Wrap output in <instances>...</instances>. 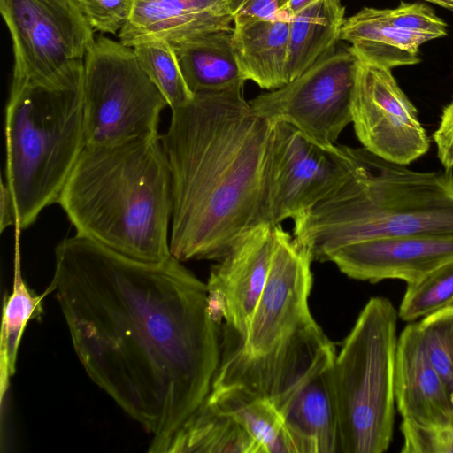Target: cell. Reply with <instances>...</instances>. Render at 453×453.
<instances>
[{
  "mask_svg": "<svg viewBox=\"0 0 453 453\" xmlns=\"http://www.w3.org/2000/svg\"><path fill=\"white\" fill-rule=\"evenodd\" d=\"M451 260L453 234H415L352 243L334 251L328 261L355 280L411 284Z\"/></svg>",
  "mask_w": 453,
  "mask_h": 453,
  "instance_id": "cell-14",
  "label": "cell"
},
{
  "mask_svg": "<svg viewBox=\"0 0 453 453\" xmlns=\"http://www.w3.org/2000/svg\"><path fill=\"white\" fill-rule=\"evenodd\" d=\"M395 395L403 420L423 426H453V402L424 347L418 322L398 337Z\"/></svg>",
  "mask_w": 453,
  "mask_h": 453,
  "instance_id": "cell-16",
  "label": "cell"
},
{
  "mask_svg": "<svg viewBox=\"0 0 453 453\" xmlns=\"http://www.w3.org/2000/svg\"><path fill=\"white\" fill-rule=\"evenodd\" d=\"M333 364L313 372L279 407L296 453H339Z\"/></svg>",
  "mask_w": 453,
  "mask_h": 453,
  "instance_id": "cell-17",
  "label": "cell"
},
{
  "mask_svg": "<svg viewBox=\"0 0 453 453\" xmlns=\"http://www.w3.org/2000/svg\"><path fill=\"white\" fill-rule=\"evenodd\" d=\"M164 96L140 65L133 48L104 36L84 58L86 145L106 146L158 136Z\"/></svg>",
  "mask_w": 453,
  "mask_h": 453,
  "instance_id": "cell-8",
  "label": "cell"
},
{
  "mask_svg": "<svg viewBox=\"0 0 453 453\" xmlns=\"http://www.w3.org/2000/svg\"><path fill=\"white\" fill-rule=\"evenodd\" d=\"M453 12V0H425Z\"/></svg>",
  "mask_w": 453,
  "mask_h": 453,
  "instance_id": "cell-35",
  "label": "cell"
},
{
  "mask_svg": "<svg viewBox=\"0 0 453 453\" xmlns=\"http://www.w3.org/2000/svg\"><path fill=\"white\" fill-rule=\"evenodd\" d=\"M351 123L362 147L388 161L408 165L428 151L418 111L391 69L358 60Z\"/></svg>",
  "mask_w": 453,
  "mask_h": 453,
  "instance_id": "cell-12",
  "label": "cell"
},
{
  "mask_svg": "<svg viewBox=\"0 0 453 453\" xmlns=\"http://www.w3.org/2000/svg\"><path fill=\"white\" fill-rule=\"evenodd\" d=\"M289 19L286 11H280L270 18L234 26L232 46L245 81L268 91L288 83Z\"/></svg>",
  "mask_w": 453,
  "mask_h": 453,
  "instance_id": "cell-18",
  "label": "cell"
},
{
  "mask_svg": "<svg viewBox=\"0 0 453 453\" xmlns=\"http://www.w3.org/2000/svg\"><path fill=\"white\" fill-rule=\"evenodd\" d=\"M57 203L77 234L141 261L172 256V179L160 135L86 145Z\"/></svg>",
  "mask_w": 453,
  "mask_h": 453,
  "instance_id": "cell-3",
  "label": "cell"
},
{
  "mask_svg": "<svg viewBox=\"0 0 453 453\" xmlns=\"http://www.w3.org/2000/svg\"><path fill=\"white\" fill-rule=\"evenodd\" d=\"M95 31L116 34L130 18L134 0H76Z\"/></svg>",
  "mask_w": 453,
  "mask_h": 453,
  "instance_id": "cell-30",
  "label": "cell"
},
{
  "mask_svg": "<svg viewBox=\"0 0 453 453\" xmlns=\"http://www.w3.org/2000/svg\"><path fill=\"white\" fill-rule=\"evenodd\" d=\"M398 311L369 299L332 366L339 453H383L393 438Z\"/></svg>",
  "mask_w": 453,
  "mask_h": 453,
  "instance_id": "cell-7",
  "label": "cell"
},
{
  "mask_svg": "<svg viewBox=\"0 0 453 453\" xmlns=\"http://www.w3.org/2000/svg\"><path fill=\"white\" fill-rule=\"evenodd\" d=\"M273 238L263 294L244 334L222 341L211 388L242 387L279 407L336 353L310 311V250L281 224L273 226Z\"/></svg>",
  "mask_w": 453,
  "mask_h": 453,
  "instance_id": "cell-4",
  "label": "cell"
},
{
  "mask_svg": "<svg viewBox=\"0 0 453 453\" xmlns=\"http://www.w3.org/2000/svg\"><path fill=\"white\" fill-rule=\"evenodd\" d=\"M50 293L47 288L38 295L22 277L19 247H16L12 292L4 298L0 333V402L4 404L15 374L18 351L27 323L40 319L43 314V299Z\"/></svg>",
  "mask_w": 453,
  "mask_h": 453,
  "instance_id": "cell-24",
  "label": "cell"
},
{
  "mask_svg": "<svg viewBox=\"0 0 453 453\" xmlns=\"http://www.w3.org/2000/svg\"><path fill=\"white\" fill-rule=\"evenodd\" d=\"M358 58L350 47L334 49L286 85L249 101L257 115L284 122L325 145H334L351 123Z\"/></svg>",
  "mask_w": 453,
  "mask_h": 453,
  "instance_id": "cell-11",
  "label": "cell"
},
{
  "mask_svg": "<svg viewBox=\"0 0 453 453\" xmlns=\"http://www.w3.org/2000/svg\"><path fill=\"white\" fill-rule=\"evenodd\" d=\"M206 400L232 416L263 448L265 453H296L284 417L268 398L244 388H213Z\"/></svg>",
  "mask_w": 453,
  "mask_h": 453,
  "instance_id": "cell-23",
  "label": "cell"
},
{
  "mask_svg": "<svg viewBox=\"0 0 453 453\" xmlns=\"http://www.w3.org/2000/svg\"><path fill=\"white\" fill-rule=\"evenodd\" d=\"M136 58L165 98L171 110L188 104L194 96L182 74L173 45L163 40L150 41L133 47Z\"/></svg>",
  "mask_w": 453,
  "mask_h": 453,
  "instance_id": "cell-25",
  "label": "cell"
},
{
  "mask_svg": "<svg viewBox=\"0 0 453 453\" xmlns=\"http://www.w3.org/2000/svg\"><path fill=\"white\" fill-rule=\"evenodd\" d=\"M453 305V260L439 266L419 280L407 284L398 317L414 322Z\"/></svg>",
  "mask_w": 453,
  "mask_h": 453,
  "instance_id": "cell-26",
  "label": "cell"
},
{
  "mask_svg": "<svg viewBox=\"0 0 453 453\" xmlns=\"http://www.w3.org/2000/svg\"><path fill=\"white\" fill-rule=\"evenodd\" d=\"M385 13L393 26L429 41L447 35V24L425 4L401 3L394 9H385Z\"/></svg>",
  "mask_w": 453,
  "mask_h": 453,
  "instance_id": "cell-28",
  "label": "cell"
},
{
  "mask_svg": "<svg viewBox=\"0 0 453 453\" xmlns=\"http://www.w3.org/2000/svg\"><path fill=\"white\" fill-rule=\"evenodd\" d=\"M11 35V86L53 81L84 64L95 30L76 0H0Z\"/></svg>",
  "mask_w": 453,
  "mask_h": 453,
  "instance_id": "cell-10",
  "label": "cell"
},
{
  "mask_svg": "<svg viewBox=\"0 0 453 453\" xmlns=\"http://www.w3.org/2000/svg\"><path fill=\"white\" fill-rule=\"evenodd\" d=\"M314 1L315 0H287L284 11L291 16L301 12Z\"/></svg>",
  "mask_w": 453,
  "mask_h": 453,
  "instance_id": "cell-34",
  "label": "cell"
},
{
  "mask_svg": "<svg viewBox=\"0 0 453 453\" xmlns=\"http://www.w3.org/2000/svg\"><path fill=\"white\" fill-rule=\"evenodd\" d=\"M0 192V231L16 225L15 208L9 188L1 181Z\"/></svg>",
  "mask_w": 453,
  "mask_h": 453,
  "instance_id": "cell-33",
  "label": "cell"
},
{
  "mask_svg": "<svg viewBox=\"0 0 453 453\" xmlns=\"http://www.w3.org/2000/svg\"><path fill=\"white\" fill-rule=\"evenodd\" d=\"M273 125L253 112L244 83L194 94L172 110L160 141L172 179L175 258L218 261L260 224Z\"/></svg>",
  "mask_w": 453,
  "mask_h": 453,
  "instance_id": "cell-2",
  "label": "cell"
},
{
  "mask_svg": "<svg viewBox=\"0 0 453 453\" xmlns=\"http://www.w3.org/2000/svg\"><path fill=\"white\" fill-rule=\"evenodd\" d=\"M402 453H453V426H423L403 420Z\"/></svg>",
  "mask_w": 453,
  "mask_h": 453,
  "instance_id": "cell-29",
  "label": "cell"
},
{
  "mask_svg": "<svg viewBox=\"0 0 453 453\" xmlns=\"http://www.w3.org/2000/svg\"><path fill=\"white\" fill-rule=\"evenodd\" d=\"M340 41L359 61L392 69L418 64L419 48L429 40L390 24L385 9L365 7L345 18Z\"/></svg>",
  "mask_w": 453,
  "mask_h": 453,
  "instance_id": "cell-19",
  "label": "cell"
},
{
  "mask_svg": "<svg viewBox=\"0 0 453 453\" xmlns=\"http://www.w3.org/2000/svg\"><path fill=\"white\" fill-rule=\"evenodd\" d=\"M54 254L48 288L81 364L154 447L206 399L219 366L206 283L173 255L141 261L77 234Z\"/></svg>",
  "mask_w": 453,
  "mask_h": 453,
  "instance_id": "cell-1",
  "label": "cell"
},
{
  "mask_svg": "<svg viewBox=\"0 0 453 453\" xmlns=\"http://www.w3.org/2000/svg\"><path fill=\"white\" fill-rule=\"evenodd\" d=\"M84 64L47 82L11 86L5 108V184L17 230L57 203L86 146Z\"/></svg>",
  "mask_w": 453,
  "mask_h": 453,
  "instance_id": "cell-6",
  "label": "cell"
},
{
  "mask_svg": "<svg viewBox=\"0 0 453 453\" xmlns=\"http://www.w3.org/2000/svg\"><path fill=\"white\" fill-rule=\"evenodd\" d=\"M232 31H217L172 44L193 94L221 91L245 83L233 50Z\"/></svg>",
  "mask_w": 453,
  "mask_h": 453,
  "instance_id": "cell-22",
  "label": "cell"
},
{
  "mask_svg": "<svg viewBox=\"0 0 453 453\" xmlns=\"http://www.w3.org/2000/svg\"><path fill=\"white\" fill-rule=\"evenodd\" d=\"M260 224L273 226L303 215L347 178L352 158L349 146L325 145L293 126L273 122Z\"/></svg>",
  "mask_w": 453,
  "mask_h": 453,
  "instance_id": "cell-9",
  "label": "cell"
},
{
  "mask_svg": "<svg viewBox=\"0 0 453 453\" xmlns=\"http://www.w3.org/2000/svg\"><path fill=\"white\" fill-rule=\"evenodd\" d=\"M151 453H265L261 445L230 415L206 399Z\"/></svg>",
  "mask_w": 453,
  "mask_h": 453,
  "instance_id": "cell-20",
  "label": "cell"
},
{
  "mask_svg": "<svg viewBox=\"0 0 453 453\" xmlns=\"http://www.w3.org/2000/svg\"><path fill=\"white\" fill-rule=\"evenodd\" d=\"M341 0H315L289 19L288 79L292 81L331 53L345 19Z\"/></svg>",
  "mask_w": 453,
  "mask_h": 453,
  "instance_id": "cell-21",
  "label": "cell"
},
{
  "mask_svg": "<svg viewBox=\"0 0 453 453\" xmlns=\"http://www.w3.org/2000/svg\"><path fill=\"white\" fill-rule=\"evenodd\" d=\"M273 226L258 224L242 234L214 265L206 283L208 310L222 341L241 337L263 294L273 254Z\"/></svg>",
  "mask_w": 453,
  "mask_h": 453,
  "instance_id": "cell-13",
  "label": "cell"
},
{
  "mask_svg": "<svg viewBox=\"0 0 453 453\" xmlns=\"http://www.w3.org/2000/svg\"><path fill=\"white\" fill-rule=\"evenodd\" d=\"M426 354L453 402V305L418 321Z\"/></svg>",
  "mask_w": 453,
  "mask_h": 453,
  "instance_id": "cell-27",
  "label": "cell"
},
{
  "mask_svg": "<svg viewBox=\"0 0 453 453\" xmlns=\"http://www.w3.org/2000/svg\"><path fill=\"white\" fill-rule=\"evenodd\" d=\"M287 0H228L234 26H243L284 11Z\"/></svg>",
  "mask_w": 453,
  "mask_h": 453,
  "instance_id": "cell-31",
  "label": "cell"
},
{
  "mask_svg": "<svg viewBox=\"0 0 453 453\" xmlns=\"http://www.w3.org/2000/svg\"><path fill=\"white\" fill-rule=\"evenodd\" d=\"M437 157L445 170H453V99L441 113L437 129L433 134Z\"/></svg>",
  "mask_w": 453,
  "mask_h": 453,
  "instance_id": "cell-32",
  "label": "cell"
},
{
  "mask_svg": "<svg viewBox=\"0 0 453 453\" xmlns=\"http://www.w3.org/2000/svg\"><path fill=\"white\" fill-rule=\"evenodd\" d=\"M327 197L295 219L293 235L326 262L356 242L415 234H453L452 171L418 172L364 147Z\"/></svg>",
  "mask_w": 453,
  "mask_h": 453,
  "instance_id": "cell-5",
  "label": "cell"
},
{
  "mask_svg": "<svg viewBox=\"0 0 453 453\" xmlns=\"http://www.w3.org/2000/svg\"><path fill=\"white\" fill-rule=\"evenodd\" d=\"M228 0H134L119 42L134 45L157 40L179 43L217 31H232Z\"/></svg>",
  "mask_w": 453,
  "mask_h": 453,
  "instance_id": "cell-15",
  "label": "cell"
}]
</instances>
